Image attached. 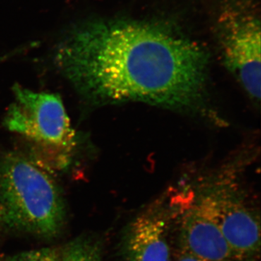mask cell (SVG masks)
<instances>
[{"mask_svg": "<svg viewBox=\"0 0 261 261\" xmlns=\"http://www.w3.org/2000/svg\"><path fill=\"white\" fill-rule=\"evenodd\" d=\"M181 250L208 261H232L227 242L221 230L195 201L180 218Z\"/></svg>", "mask_w": 261, "mask_h": 261, "instance_id": "52a82bcc", "label": "cell"}, {"mask_svg": "<svg viewBox=\"0 0 261 261\" xmlns=\"http://www.w3.org/2000/svg\"><path fill=\"white\" fill-rule=\"evenodd\" d=\"M176 261H208L203 260V259L199 258L191 254L187 253V252L181 250L179 255H178L177 260Z\"/></svg>", "mask_w": 261, "mask_h": 261, "instance_id": "30bf717a", "label": "cell"}, {"mask_svg": "<svg viewBox=\"0 0 261 261\" xmlns=\"http://www.w3.org/2000/svg\"><path fill=\"white\" fill-rule=\"evenodd\" d=\"M65 206L49 169L18 152L0 161V224L8 229L45 239L64 226Z\"/></svg>", "mask_w": 261, "mask_h": 261, "instance_id": "7a4b0ae2", "label": "cell"}, {"mask_svg": "<svg viewBox=\"0 0 261 261\" xmlns=\"http://www.w3.org/2000/svg\"><path fill=\"white\" fill-rule=\"evenodd\" d=\"M4 261H61L60 252L51 248L39 249L17 254Z\"/></svg>", "mask_w": 261, "mask_h": 261, "instance_id": "9c48e42d", "label": "cell"}, {"mask_svg": "<svg viewBox=\"0 0 261 261\" xmlns=\"http://www.w3.org/2000/svg\"><path fill=\"white\" fill-rule=\"evenodd\" d=\"M168 230V215L161 207H152L136 216L122 233V261H173Z\"/></svg>", "mask_w": 261, "mask_h": 261, "instance_id": "8992f818", "label": "cell"}, {"mask_svg": "<svg viewBox=\"0 0 261 261\" xmlns=\"http://www.w3.org/2000/svg\"><path fill=\"white\" fill-rule=\"evenodd\" d=\"M5 116V127L53 156L58 169L66 167L76 147V135L59 94L38 92L16 84Z\"/></svg>", "mask_w": 261, "mask_h": 261, "instance_id": "3957f363", "label": "cell"}, {"mask_svg": "<svg viewBox=\"0 0 261 261\" xmlns=\"http://www.w3.org/2000/svg\"><path fill=\"white\" fill-rule=\"evenodd\" d=\"M225 62L253 99L260 97V25L253 15L226 11L219 23Z\"/></svg>", "mask_w": 261, "mask_h": 261, "instance_id": "5b68a950", "label": "cell"}, {"mask_svg": "<svg viewBox=\"0 0 261 261\" xmlns=\"http://www.w3.org/2000/svg\"><path fill=\"white\" fill-rule=\"evenodd\" d=\"M197 202L219 226L233 260L257 261L260 255V216L232 185H211Z\"/></svg>", "mask_w": 261, "mask_h": 261, "instance_id": "277c9868", "label": "cell"}, {"mask_svg": "<svg viewBox=\"0 0 261 261\" xmlns=\"http://www.w3.org/2000/svg\"><path fill=\"white\" fill-rule=\"evenodd\" d=\"M54 61L78 93L92 102L181 108L202 97L207 56L168 23L93 18L65 29Z\"/></svg>", "mask_w": 261, "mask_h": 261, "instance_id": "6da1fadb", "label": "cell"}, {"mask_svg": "<svg viewBox=\"0 0 261 261\" xmlns=\"http://www.w3.org/2000/svg\"><path fill=\"white\" fill-rule=\"evenodd\" d=\"M60 255L61 261H103L100 245L87 237L72 240L63 247Z\"/></svg>", "mask_w": 261, "mask_h": 261, "instance_id": "ba28073f", "label": "cell"}]
</instances>
